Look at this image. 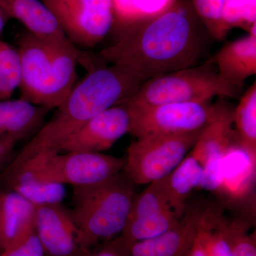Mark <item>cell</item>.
Wrapping results in <instances>:
<instances>
[{"instance_id":"6da1fadb","label":"cell","mask_w":256,"mask_h":256,"mask_svg":"<svg viewBox=\"0 0 256 256\" xmlns=\"http://www.w3.org/2000/svg\"><path fill=\"white\" fill-rule=\"evenodd\" d=\"M192 5L180 0L168 11L126 30L101 60L124 66L141 82L195 66L202 38Z\"/></svg>"},{"instance_id":"7a4b0ae2","label":"cell","mask_w":256,"mask_h":256,"mask_svg":"<svg viewBox=\"0 0 256 256\" xmlns=\"http://www.w3.org/2000/svg\"><path fill=\"white\" fill-rule=\"evenodd\" d=\"M142 82L118 64L100 66L75 85L56 112L34 134L1 175L8 176L38 154L60 146L89 120L134 94Z\"/></svg>"},{"instance_id":"3957f363","label":"cell","mask_w":256,"mask_h":256,"mask_svg":"<svg viewBox=\"0 0 256 256\" xmlns=\"http://www.w3.org/2000/svg\"><path fill=\"white\" fill-rule=\"evenodd\" d=\"M18 50L22 98L50 110L60 107L75 86L78 64L89 72L96 68L95 57L69 40H48L26 32Z\"/></svg>"},{"instance_id":"277c9868","label":"cell","mask_w":256,"mask_h":256,"mask_svg":"<svg viewBox=\"0 0 256 256\" xmlns=\"http://www.w3.org/2000/svg\"><path fill=\"white\" fill-rule=\"evenodd\" d=\"M134 185L121 171L100 183L73 186L69 212L82 248L90 252L99 242L121 235L136 195Z\"/></svg>"},{"instance_id":"5b68a950","label":"cell","mask_w":256,"mask_h":256,"mask_svg":"<svg viewBox=\"0 0 256 256\" xmlns=\"http://www.w3.org/2000/svg\"><path fill=\"white\" fill-rule=\"evenodd\" d=\"M240 90L224 80L210 60L150 79L124 101L148 105L210 102L216 96L237 97Z\"/></svg>"},{"instance_id":"8992f818","label":"cell","mask_w":256,"mask_h":256,"mask_svg":"<svg viewBox=\"0 0 256 256\" xmlns=\"http://www.w3.org/2000/svg\"><path fill=\"white\" fill-rule=\"evenodd\" d=\"M58 153L48 150L38 154L14 172L24 170L42 181L82 186L105 181L122 171L126 164V158H116L101 152Z\"/></svg>"},{"instance_id":"52a82bcc","label":"cell","mask_w":256,"mask_h":256,"mask_svg":"<svg viewBox=\"0 0 256 256\" xmlns=\"http://www.w3.org/2000/svg\"><path fill=\"white\" fill-rule=\"evenodd\" d=\"M202 130L137 138L128 146L122 171L136 185L162 180L188 156Z\"/></svg>"},{"instance_id":"ba28073f","label":"cell","mask_w":256,"mask_h":256,"mask_svg":"<svg viewBox=\"0 0 256 256\" xmlns=\"http://www.w3.org/2000/svg\"><path fill=\"white\" fill-rule=\"evenodd\" d=\"M130 116L129 133L137 138L152 134L202 130L215 118L220 104L210 102L148 105L122 101Z\"/></svg>"},{"instance_id":"9c48e42d","label":"cell","mask_w":256,"mask_h":256,"mask_svg":"<svg viewBox=\"0 0 256 256\" xmlns=\"http://www.w3.org/2000/svg\"><path fill=\"white\" fill-rule=\"evenodd\" d=\"M66 37L76 46L100 43L114 24V0H42Z\"/></svg>"},{"instance_id":"30bf717a","label":"cell","mask_w":256,"mask_h":256,"mask_svg":"<svg viewBox=\"0 0 256 256\" xmlns=\"http://www.w3.org/2000/svg\"><path fill=\"white\" fill-rule=\"evenodd\" d=\"M129 131L127 107L118 104L89 120L64 142L58 152H102L110 149Z\"/></svg>"},{"instance_id":"8fae6325","label":"cell","mask_w":256,"mask_h":256,"mask_svg":"<svg viewBox=\"0 0 256 256\" xmlns=\"http://www.w3.org/2000/svg\"><path fill=\"white\" fill-rule=\"evenodd\" d=\"M36 207L35 232L46 256H86L77 240L70 212L62 204Z\"/></svg>"},{"instance_id":"7c38bea8","label":"cell","mask_w":256,"mask_h":256,"mask_svg":"<svg viewBox=\"0 0 256 256\" xmlns=\"http://www.w3.org/2000/svg\"><path fill=\"white\" fill-rule=\"evenodd\" d=\"M192 6L216 40L233 28L256 30V0H192Z\"/></svg>"},{"instance_id":"4fadbf2b","label":"cell","mask_w":256,"mask_h":256,"mask_svg":"<svg viewBox=\"0 0 256 256\" xmlns=\"http://www.w3.org/2000/svg\"><path fill=\"white\" fill-rule=\"evenodd\" d=\"M207 210L188 208L174 227L148 240L130 246V256H186L198 236Z\"/></svg>"},{"instance_id":"5bb4252c","label":"cell","mask_w":256,"mask_h":256,"mask_svg":"<svg viewBox=\"0 0 256 256\" xmlns=\"http://www.w3.org/2000/svg\"><path fill=\"white\" fill-rule=\"evenodd\" d=\"M36 207L12 190L0 192V252L35 232Z\"/></svg>"},{"instance_id":"9a60e30c","label":"cell","mask_w":256,"mask_h":256,"mask_svg":"<svg viewBox=\"0 0 256 256\" xmlns=\"http://www.w3.org/2000/svg\"><path fill=\"white\" fill-rule=\"evenodd\" d=\"M210 60L224 80L242 88L256 74V30L226 44Z\"/></svg>"},{"instance_id":"2e32d148","label":"cell","mask_w":256,"mask_h":256,"mask_svg":"<svg viewBox=\"0 0 256 256\" xmlns=\"http://www.w3.org/2000/svg\"><path fill=\"white\" fill-rule=\"evenodd\" d=\"M50 109L20 98L0 100V138L18 141L36 134Z\"/></svg>"},{"instance_id":"e0dca14e","label":"cell","mask_w":256,"mask_h":256,"mask_svg":"<svg viewBox=\"0 0 256 256\" xmlns=\"http://www.w3.org/2000/svg\"><path fill=\"white\" fill-rule=\"evenodd\" d=\"M0 6L10 20H18L35 36L48 40H68L42 0H0Z\"/></svg>"},{"instance_id":"ac0fdd59","label":"cell","mask_w":256,"mask_h":256,"mask_svg":"<svg viewBox=\"0 0 256 256\" xmlns=\"http://www.w3.org/2000/svg\"><path fill=\"white\" fill-rule=\"evenodd\" d=\"M203 165L191 153L168 176L163 178L170 206L178 218L188 210L186 200L201 182Z\"/></svg>"},{"instance_id":"d6986e66","label":"cell","mask_w":256,"mask_h":256,"mask_svg":"<svg viewBox=\"0 0 256 256\" xmlns=\"http://www.w3.org/2000/svg\"><path fill=\"white\" fill-rule=\"evenodd\" d=\"M2 181L12 190L36 206L62 204L66 195L64 184L42 181L24 170L13 173Z\"/></svg>"},{"instance_id":"ffe728a7","label":"cell","mask_w":256,"mask_h":256,"mask_svg":"<svg viewBox=\"0 0 256 256\" xmlns=\"http://www.w3.org/2000/svg\"><path fill=\"white\" fill-rule=\"evenodd\" d=\"M233 124L238 146L254 161L256 156V82L240 96L234 109Z\"/></svg>"},{"instance_id":"44dd1931","label":"cell","mask_w":256,"mask_h":256,"mask_svg":"<svg viewBox=\"0 0 256 256\" xmlns=\"http://www.w3.org/2000/svg\"><path fill=\"white\" fill-rule=\"evenodd\" d=\"M180 0H114V23L126 30L159 16Z\"/></svg>"},{"instance_id":"7402d4cb","label":"cell","mask_w":256,"mask_h":256,"mask_svg":"<svg viewBox=\"0 0 256 256\" xmlns=\"http://www.w3.org/2000/svg\"><path fill=\"white\" fill-rule=\"evenodd\" d=\"M20 76L18 48L0 40V100L10 99L18 88Z\"/></svg>"},{"instance_id":"603a6c76","label":"cell","mask_w":256,"mask_h":256,"mask_svg":"<svg viewBox=\"0 0 256 256\" xmlns=\"http://www.w3.org/2000/svg\"><path fill=\"white\" fill-rule=\"evenodd\" d=\"M224 228L232 247L233 256H256L255 237L248 234L247 227L242 222L230 223L224 220Z\"/></svg>"},{"instance_id":"cb8c5ba5","label":"cell","mask_w":256,"mask_h":256,"mask_svg":"<svg viewBox=\"0 0 256 256\" xmlns=\"http://www.w3.org/2000/svg\"><path fill=\"white\" fill-rule=\"evenodd\" d=\"M226 153L213 154L205 161L201 182L198 188L213 192L222 188L224 181V162Z\"/></svg>"},{"instance_id":"d4e9b609","label":"cell","mask_w":256,"mask_h":256,"mask_svg":"<svg viewBox=\"0 0 256 256\" xmlns=\"http://www.w3.org/2000/svg\"><path fill=\"white\" fill-rule=\"evenodd\" d=\"M0 256H46L36 232L14 246L0 252Z\"/></svg>"},{"instance_id":"484cf974","label":"cell","mask_w":256,"mask_h":256,"mask_svg":"<svg viewBox=\"0 0 256 256\" xmlns=\"http://www.w3.org/2000/svg\"><path fill=\"white\" fill-rule=\"evenodd\" d=\"M130 246L121 236L106 242L98 252H90L86 256H130Z\"/></svg>"},{"instance_id":"4316f807","label":"cell","mask_w":256,"mask_h":256,"mask_svg":"<svg viewBox=\"0 0 256 256\" xmlns=\"http://www.w3.org/2000/svg\"><path fill=\"white\" fill-rule=\"evenodd\" d=\"M18 141L10 138H0V170L9 159Z\"/></svg>"},{"instance_id":"83f0119b","label":"cell","mask_w":256,"mask_h":256,"mask_svg":"<svg viewBox=\"0 0 256 256\" xmlns=\"http://www.w3.org/2000/svg\"><path fill=\"white\" fill-rule=\"evenodd\" d=\"M202 229L198 234L196 240L194 242L193 246L186 256H208L203 236H202Z\"/></svg>"},{"instance_id":"f1b7e54d","label":"cell","mask_w":256,"mask_h":256,"mask_svg":"<svg viewBox=\"0 0 256 256\" xmlns=\"http://www.w3.org/2000/svg\"><path fill=\"white\" fill-rule=\"evenodd\" d=\"M10 20V18L6 12L3 10L2 8L0 6V33L3 31L6 24Z\"/></svg>"},{"instance_id":"f546056e","label":"cell","mask_w":256,"mask_h":256,"mask_svg":"<svg viewBox=\"0 0 256 256\" xmlns=\"http://www.w3.org/2000/svg\"></svg>"}]
</instances>
